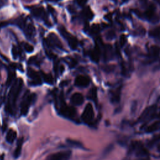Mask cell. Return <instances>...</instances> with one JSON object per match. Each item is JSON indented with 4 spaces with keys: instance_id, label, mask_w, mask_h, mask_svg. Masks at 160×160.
<instances>
[{
    "instance_id": "1",
    "label": "cell",
    "mask_w": 160,
    "mask_h": 160,
    "mask_svg": "<svg viewBox=\"0 0 160 160\" xmlns=\"http://www.w3.org/2000/svg\"><path fill=\"white\" fill-rule=\"evenodd\" d=\"M22 85L23 81L22 80V79L19 78L15 81L9 91L7 103V109L9 112H13V110L15 108L16 103L18 96L21 91Z\"/></svg>"
},
{
    "instance_id": "2",
    "label": "cell",
    "mask_w": 160,
    "mask_h": 160,
    "mask_svg": "<svg viewBox=\"0 0 160 160\" xmlns=\"http://www.w3.org/2000/svg\"><path fill=\"white\" fill-rule=\"evenodd\" d=\"M35 99V94H29V93H26L25 94L21 106V113L22 115L25 116L27 114L31 104H32V102H34Z\"/></svg>"
},
{
    "instance_id": "3",
    "label": "cell",
    "mask_w": 160,
    "mask_h": 160,
    "mask_svg": "<svg viewBox=\"0 0 160 160\" xmlns=\"http://www.w3.org/2000/svg\"><path fill=\"white\" fill-rule=\"evenodd\" d=\"M71 156V151H62L50 154L46 158V160H69Z\"/></svg>"
},
{
    "instance_id": "4",
    "label": "cell",
    "mask_w": 160,
    "mask_h": 160,
    "mask_svg": "<svg viewBox=\"0 0 160 160\" xmlns=\"http://www.w3.org/2000/svg\"><path fill=\"white\" fill-rule=\"evenodd\" d=\"M94 116V112L93 107L91 103H88L84 108V109L81 116V118L84 122L89 123L92 121Z\"/></svg>"
},
{
    "instance_id": "5",
    "label": "cell",
    "mask_w": 160,
    "mask_h": 160,
    "mask_svg": "<svg viewBox=\"0 0 160 160\" xmlns=\"http://www.w3.org/2000/svg\"><path fill=\"white\" fill-rule=\"evenodd\" d=\"M90 83V79L85 76L79 75L77 76L74 81V84L79 88H86L89 86Z\"/></svg>"
},
{
    "instance_id": "6",
    "label": "cell",
    "mask_w": 160,
    "mask_h": 160,
    "mask_svg": "<svg viewBox=\"0 0 160 160\" xmlns=\"http://www.w3.org/2000/svg\"><path fill=\"white\" fill-rule=\"evenodd\" d=\"M47 42L49 44H52L60 49H63V46L59 38L54 33H50L48 36Z\"/></svg>"
},
{
    "instance_id": "7",
    "label": "cell",
    "mask_w": 160,
    "mask_h": 160,
    "mask_svg": "<svg viewBox=\"0 0 160 160\" xmlns=\"http://www.w3.org/2000/svg\"><path fill=\"white\" fill-rule=\"evenodd\" d=\"M31 12L35 18H39V19H42L45 21L47 20V16H46V12L43 8H42V7L34 8L32 9Z\"/></svg>"
},
{
    "instance_id": "8",
    "label": "cell",
    "mask_w": 160,
    "mask_h": 160,
    "mask_svg": "<svg viewBox=\"0 0 160 160\" xmlns=\"http://www.w3.org/2000/svg\"><path fill=\"white\" fill-rule=\"evenodd\" d=\"M61 112L65 116L72 118L75 115L76 111L74 108L67 106L64 102H63V103L61 102Z\"/></svg>"
},
{
    "instance_id": "9",
    "label": "cell",
    "mask_w": 160,
    "mask_h": 160,
    "mask_svg": "<svg viewBox=\"0 0 160 160\" xmlns=\"http://www.w3.org/2000/svg\"><path fill=\"white\" fill-rule=\"evenodd\" d=\"M101 56V49L99 44H96L90 52V58L91 60L95 62H98Z\"/></svg>"
},
{
    "instance_id": "10",
    "label": "cell",
    "mask_w": 160,
    "mask_h": 160,
    "mask_svg": "<svg viewBox=\"0 0 160 160\" xmlns=\"http://www.w3.org/2000/svg\"><path fill=\"white\" fill-rule=\"evenodd\" d=\"M156 110V108L154 107H149L148 108L144 111L142 113L141 116L139 118V120L140 121H144V120L149 119L150 117H151L153 114L154 113Z\"/></svg>"
},
{
    "instance_id": "11",
    "label": "cell",
    "mask_w": 160,
    "mask_h": 160,
    "mask_svg": "<svg viewBox=\"0 0 160 160\" xmlns=\"http://www.w3.org/2000/svg\"><path fill=\"white\" fill-rule=\"evenodd\" d=\"M28 75L30 77V78L32 80V82L34 84H41V79L37 72L34 71L33 69H29L28 70Z\"/></svg>"
},
{
    "instance_id": "12",
    "label": "cell",
    "mask_w": 160,
    "mask_h": 160,
    "mask_svg": "<svg viewBox=\"0 0 160 160\" xmlns=\"http://www.w3.org/2000/svg\"><path fill=\"white\" fill-rule=\"evenodd\" d=\"M71 101L72 104L76 106L81 105L84 102V97L79 92H76L72 94Z\"/></svg>"
},
{
    "instance_id": "13",
    "label": "cell",
    "mask_w": 160,
    "mask_h": 160,
    "mask_svg": "<svg viewBox=\"0 0 160 160\" xmlns=\"http://www.w3.org/2000/svg\"><path fill=\"white\" fill-rule=\"evenodd\" d=\"M160 55V48L156 45H152L149 48V56L152 59H156Z\"/></svg>"
},
{
    "instance_id": "14",
    "label": "cell",
    "mask_w": 160,
    "mask_h": 160,
    "mask_svg": "<svg viewBox=\"0 0 160 160\" xmlns=\"http://www.w3.org/2000/svg\"><path fill=\"white\" fill-rule=\"evenodd\" d=\"M36 29L33 24L29 23L27 25H26L24 28V32L28 38H32L34 35Z\"/></svg>"
},
{
    "instance_id": "15",
    "label": "cell",
    "mask_w": 160,
    "mask_h": 160,
    "mask_svg": "<svg viewBox=\"0 0 160 160\" xmlns=\"http://www.w3.org/2000/svg\"><path fill=\"white\" fill-rule=\"evenodd\" d=\"M69 46V48L72 49V50H76L77 49L78 47V39L76 37L71 36V34L68 37V38L66 39Z\"/></svg>"
},
{
    "instance_id": "16",
    "label": "cell",
    "mask_w": 160,
    "mask_h": 160,
    "mask_svg": "<svg viewBox=\"0 0 160 160\" xmlns=\"http://www.w3.org/2000/svg\"><path fill=\"white\" fill-rule=\"evenodd\" d=\"M112 56V49L109 44H106L103 48V56L104 59H109Z\"/></svg>"
},
{
    "instance_id": "17",
    "label": "cell",
    "mask_w": 160,
    "mask_h": 160,
    "mask_svg": "<svg viewBox=\"0 0 160 160\" xmlns=\"http://www.w3.org/2000/svg\"><path fill=\"white\" fill-rule=\"evenodd\" d=\"M16 132L12 129H10L8 132H7V134H6V141L9 142V143H12V142L14 141V140L16 139Z\"/></svg>"
},
{
    "instance_id": "18",
    "label": "cell",
    "mask_w": 160,
    "mask_h": 160,
    "mask_svg": "<svg viewBox=\"0 0 160 160\" xmlns=\"http://www.w3.org/2000/svg\"><path fill=\"white\" fill-rule=\"evenodd\" d=\"M121 88L119 87L111 94V101L113 102H118L120 100Z\"/></svg>"
},
{
    "instance_id": "19",
    "label": "cell",
    "mask_w": 160,
    "mask_h": 160,
    "mask_svg": "<svg viewBox=\"0 0 160 160\" xmlns=\"http://www.w3.org/2000/svg\"><path fill=\"white\" fill-rule=\"evenodd\" d=\"M149 35L150 37L155 39H159L160 38V26H158L149 32Z\"/></svg>"
},
{
    "instance_id": "20",
    "label": "cell",
    "mask_w": 160,
    "mask_h": 160,
    "mask_svg": "<svg viewBox=\"0 0 160 160\" xmlns=\"http://www.w3.org/2000/svg\"><path fill=\"white\" fill-rule=\"evenodd\" d=\"M22 139L20 138L18 140L17 146H16V148L14 150V157L15 158H18L19 156V155L21 154V149H22Z\"/></svg>"
},
{
    "instance_id": "21",
    "label": "cell",
    "mask_w": 160,
    "mask_h": 160,
    "mask_svg": "<svg viewBox=\"0 0 160 160\" xmlns=\"http://www.w3.org/2000/svg\"><path fill=\"white\" fill-rule=\"evenodd\" d=\"M82 13L83 16L84 18H86L88 20H91L93 18V17H94L93 12H92V11L91 10V9L89 7L85 8L83 9Z\"/></svg>"
},
{
    "instance_id": "22",
    "label": "cell",
    "mask_w": 160,
    "mask_h": 160,
    "mask_svg": "<svg viewBox=\"0 0 160 160\" xmlns=\"http://www.w3.org/2000/svg\"><path fill=\"white\" fill-rule=\"evenodd\" d=\"M66 141H67V143H68L71 146L76 147L78 148H83V145L79 141H78L74 140V139H68L66 140Z\"/></svg>"
},
{
    "instance_id": "23",
    "label": "cell",
    "mask_w": 160,
    "mask_h": 160,
    "mask_svg": "<svg viewBox=\"0 0 160 160\" xmlns=\"http://www.w3.org/2000/svg\"><path fill=\"white\" fill-rule=\"evenodd\" d=\"M89 98H90L92 101H93L95 103L97 102V89L95 87L92 88L89 92Z\"/></svg>"
},
{
    "instance_id": "24",
    "label": "cell",
    "mask_w": 160,
    "mask_h": 160,
    "mask_svg": "<svg viewBox=\"0 0 160 160\" xmlns=\"http://www.w3.org/2000/svg\"><path fill=\"white\" fill-rule=\"evenodd\" d=\"M15 21H16V24L18 27H19L21 29H24V28L26 26V19L23 16L19 17Z\"/></svg>"
},
{
    "instance_id": "25",
    "label": "cell",
    "mask_w": 160,
    "mask_h": 160,
    "mask_svg": "<svg viewBox=\"0 0 160 160\" xmlns=\"http://www.w3.org/2000/svg\"><path fill=\"white\" fill-rule=\"evenodd\" d=\"M105 37L107 40H112L116 37V32L114 30H112V29L109 30L106 32L105 34Z\"/></svg>"
},
{
    "instance_id": "26",
    "label": "cell",
    "mask_w": 160,
    "mask_h": 160,
    "mask_svg": "<svg viewBox=\"0 0 160 160\" xmlns=\"http://www.w3.org/2000/svg\"><path fill=\"white\" fill-rule=\"evenodd\" d=\"M58 30L59 33L61 34V35L65 38L66 39L68 38V37L70 35V34L66 31V29H65V28L64 26H60L58 28Z\"/></svg>"
},
{
    "instance_id": "27",
    "label": "cell",
    "mask_w": 160,
    "mask_h": 160,
    "mask_svg": "<svg viewBox=\"0 0 160 160\" xmlns=\"http://www.w3.org/2000/svg\"><path fill=\"white\" fill-rule=\"evenodd\" d=\"M100 31V27L98 24H93L90 28V32L92 34H96Z\"/></svg>"
},
{
    "instance_id": "28",
    "label": "cell",
    "mask_w": 160,
    "mask_h": 160,
    "mask_svg": "<svg viewBox=\"0 0 160 160\" xmlns=\"http://www.w3.org/2000/svg\"><path fill=\"white\" fill-rule=\"evenodd\" d=\"M43 75V79L47 83H52L53 81V78L51 74H44L42 73Z\"/></svg>"
},
{
    "instance_id": "29",
    "label": "cell",
    "mask_w": 160,
    "mask_h": 160,
    "mask_svg": "<svg viewBox=\"0 0 160 160\" xmlns=\"http://www.w3.org/2000/svg\"><path fill=\"white\" fill-rule=\"evenodd\" d=\"M159 127V124L158 122L154 123V124H152L151 125H150L148 128V129H147V131L148 132H152V131H154L156 130H157V129Z\"/></svg>"
},
{
    "instance_id": "30",
    "label": "cell",
    "mask_w": 160,
    "mask_h": 160,
    "mask_svg": "<svg viewBox=\"0 0 160 160\" xmlns=\"http://www.w3.org/2000/svg\"><path fill=\"white\" fill-rule=\"evenodd\" d=\"M126 42H127V39L126 36L124 34H122L119 38V44L121 47H123L126 43Z\"/></svg>"
},
{
    "instance_id": "31",
    "label": "cell",
    "mask_w": 160,
    "mask_h": 160,
    "mask_svg": "<svg viewBox=\"0 0 160 160\" xmlns=\"http://www.w3.org/2000/svg\"><path fill=\"white\" fill-rule=\"evenodd\" d=\"M24 49L26 50V52H32L34 50V48L32 45L28 44V43H25L24 44Z\"/></svg>"
},
{
    "instance_id": "32",
    "label": "cell",
    "mask_w": 160,
    "mask_h": 160,
    "mask_svg": "<svg viewBox=\"0 0 160 160\" xmlns=\"http://www.w3.org/2000/svg\"><path fill=\"white\" fill-rule=\"evenodd\" d=\"M15 75L13 72H9V75H8V79H7V82H6V84L8 86H9L11 82L12 81H13L14 79V78Z\"/></svg>"
},
{
    "instance_id": "33",
    "label": "cell",
    "mask_w": 160,
    "mask_h": 160,
    "mask_svg": "<svg viewBox=\"0 0 160 160\" xmlns=\"http://www.w3.org/2000/svg\"><path fill=\"white\" fill-rule=\"evenodd\" d=\"M18 53H19V51H18V48L15 46H13L12 48V54L14 59L17 58V57L18 56Z\"/></svg>"
},
{
    "instance_id": "34",
    "label": "cell",
    "mask_w": 160,
    "mask_h": 160,
    "mask_svg": "<svg viewBox=\"0 0 160 160\" xmlns=\"http://www.w3.org/2000/svg\"><path fill=\"white\" fill-rule=\"evenodd\" d=\"M87 1H88V0H76L77 4H78L79 6H81V7L84 6L86 4Z\"/></svg>"
},
{
    "instance_id": "35",
    "label": "cell",
    "mask_w": 160,
    "mask_h": 160,
    "mask_svg": "<svg viewBox=\"0 0 160 160\" xmlns=\"http://www.w3.org/2000/svg\"><path fill=\"white\" fill-rule=\"evenodd\" d=\"M9 24V22L8 21H2V22H0V29L3 28V27H5L6 26H8Z\"/></svg>"
},
{
    "instance_id": "36",
    "label": "cell",
    "mask_w": 160,
    "mask_h": 160,
    "mask_svg": "<svg viewBox=\"0 0 160 160\" xmlns=\"http://www.w3.org/2000/svg\"><path fill=\"white\" fill-rule=\"evenodd\" d=\"M67 8H68V11H69L71 13H74V12H75V9H74L72 6H69Z\"/></svg>"
},
{
    "instance_id": "37",
    "label": "cell",
    "mask_w": 160,
    "mask_h": 160,
    "mask_svg": "<svg viewBox=\"0 0 160 160\" xmlns=\"http://www.w3.org/2000/svg\"><path fill=\"white\" fill-rule=\"evenodd\" d=\"M139 2L142 6H145L148 4V0H139Z\"/></svg>"
},
{
    "instance_id": "38",
    "label": "cell",
    "mask_w": 160,
    "mask_h": 160,
    "mask_svg": "<svg viewBox=\"0 0 160 160\" xmlns=\"http://www.w3.org/2000/svg\"><path fill=\"white\" fill-rule=\"evenodd\" d=\"M48 10L49 11V12H50L51 13H52L54 12V9L52 7H51V6H48Z\"/></svg>"
},
{
    "instance_id": "39",
    "label": "cell",
    "mask_w": 160,
    "mask_h": 160,
    "mask_svg": "<svg viewBox=\"0 0 160 160\" xmlns=\"http://www.w3.org/2000/svg\"><path fill=\"white\" fill-rule=\"evenodd\" d=\"M46 1H51V2H58V1H61V0H46Z\"/></svg>"
},
{
    "instance_id": "40",
    "label": "cell",
    "mask_w": 160,
    "mask_h": 160,
    "mask_svg": "<svg viewBox=\"0 0 160 160\" xmlns=\"http://www.w3.org/2000/svg\"><path fill=\"white\" fill-rule=\"evenodd\" d=\"M123 2H127V1H128L129 0H122Z\"/></svg>"
},
{
    "instance_id": "41",
    "label": "cell",
    "mask_w": 160,
    "mask_h": 160,
    "mask_svg": "<svg viewBox=\"0 0 160 160\" xmlns=\"http://www.w3.org/2000/svg\"><path fill=\"white\" fill-rule=\"evenodd\" d=\"M0 64H1V61H0Z\"/></svg>"
}]
</instances>
